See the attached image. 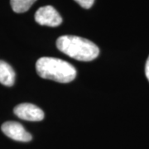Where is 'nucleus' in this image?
I'll return each instance as SVG.
<instances>
[{
    "label": "nucleus",
    "mask_w": 149,
    "mask_h": 149,
    "mask_svg": "<svg viewBox=\"0 0 149 149\" xmlns=\"http://www.w3.org/2000/svg\"><path fill=\"white\" fill-rule=\"evenodd\" d=\"M59 51L80 61H91L100 53L99 47L91 41L71 35L61 36L56 41Z\"/></svg>",
    "instance_id": "1"
},
{
    "label": "nucleus",
    "mask_w": 149,
    "mask_h": 149,
    "mask_svg": "<svg viewBox=\"0 0 149 149\" xmlns=\"http://www.w3.org/2000/svg\"><path fill=\"white\" fill-rule=\"evenodd\" d=\"M39 76L59 83H69L76 76V70L69 62L53 57H42L36 63Z\"/></svg>",
    "instance_id": "2"
},
{
    "label": "nucleus",
    "mask_w": 149,
    "mask_h": 149,
    "mask_svg": "<svg viewBox=\"0 0 149 149\" xmlns=\"http://www.w3.org/2000/svg\"><path fill=\"white\" fill-rule=\"evenodd\" d=\"M35 20L38 24L48 27H57L61 24L62 17L52 6L40 8L35 13Z\"/></svg>",
    "instance_id": "3"
},
{
    "label": "nucleus",
    "mask_w": 149,
    "mask_h": 149,
    "mask_svg": "<svg viewBox=\"0 0 149 149\" xmlns=\"http://www.w3.org/2000/svg\"><path fill=\"white\" fill-rule=\"evenodd\" d=\"M3 133L13 140L18 142H29L32 139V135L26 131L21 123L13 121H8L2 125Z\"/></svg>",
    "instance_id": "4"
},
{
    "label": "nucleus",
    "mask_w": 149,
    "mask_h": 149,
    "mask_svg": "<svg viewBox=\"0 0 149 149\" xmlns=\"http://www.w3.org/2000/svg\"><path fill=\"white\" fill-rule=\"evenodd\" d=\"M17 117L27 121H41L44 118V112L32 104H21L13 109Z\"/></svg>",
    "instance_id": "5"
},
{
    "label": "nucleus",
    "mask_w": 149,
    "mask_h": 149,
    "mask_svg": "<svg viewBox=\"0 0 149 149\" xmlns=\"http://www.w3.org/2000/svg\"><path fill=\"white\" fill-rule=\"evenodd\" d=\"M15 82V72L9 64L0 61V83L6 86H13Z\"/></svg>",
    "instance_id": "6"
},
{
    "label": "nucleus",
    "mask_w": 149,
    "mask_h": 149,
    "mask_svg": "<svg viewBox=\"0 0 149 149\" xmlns=\"http://www.w3.org/2000/svg\"><path fill=\"white\" fill-rule=\"evenodd\" d=\"M37 0H10L11 7L17 13L27 12Z\"/></svg>",
    "instance_id": "7"
},
{
    "label": "nucleus",
    "mask_w": 149,
    "mask_h": 149,
    "mask_svg": "<svg viewBox=\"0 0 149 149\" xmlns=\"http://www.w3.org/2000/svg\"><path fill=\"white\" fill-rule=\"evenodd\" d=\"M78 4H80L84 8H90L94 4L95 0H74Z\"/></svg>",
    "instance_id": "8"
},
{
    "label": "nucleus",
    "mask_w": 149,
    "mask_h": 149,
    "mask_svg": "<svg viewBox=\"0 0 149 149\" xmlns=\"http://www.w3.org/2000/svg\"><path fill=\"white\" fill-rule=\"evenodd\" d=\"M145 74H146V77L148 78V80L149 81V56L147 62H146V65H145Z\"/></svg>",
    "instance_id": "9"
}]
</instances>
